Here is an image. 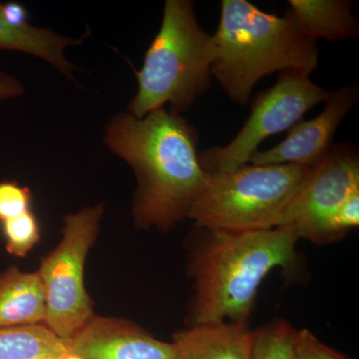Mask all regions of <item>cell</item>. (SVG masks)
<instances>
[{
  "instance_id": "cell-20",
  "label": "cell",
  "mask_w": 359,
  "mask_h": 359,
  "mask_svg": "<svg viewBox=\"0 0 359 359\" xmlns=\"http://www.w3.org/2000/svg\"><path fill=\"white\" fill-rule=\"evenodd\" d=\"M295 359H351L320 341L308 330H297L294 342Z\"/></svg>"
},
{
  "instance_id": "cell-4",
  "label": "cell",
  "mask_w": 359,
  "mask_h": 359,
  "mask_svg": "<svg viewBox=\"0 0 359 359\" xmlns=\"http://www.w3.org/2000/svg\"><path fill=\"white\" fill-rule=\"evenodd\" d=\"M215 49L189 0H167L162 25L136 72L138 90L129 114L141 119L170 104L181 114L210 88Z\"/></svg>"
},
{
  "instance_id": "cell-21",
  "label": "cell",
  "mask_w": 359,
  "mask_h": 359,
  "mask_svg": "<svg viewBox=\"0 0 359 359\" xmlns=\"http://www.w3.org/2000/svg\"><path fill=\"white\" fill-rule=\"evenodd\" d=\"M2 14L4 20L13 26H22L27 25V11L25 7L14 2L2 4Z\"/></svg>"
},
{
  "instance_id": "cell-14",
  "label": "cell",
  "mask_w": 359,
  "mask_h": 359,
  "mask_svg": "<svg viewBox=\"0 0 359 359\" xmlns=\"http://www.w3.org/2000/svg\"><path fill=\"white\" fill-rule=\"evenodd\" d=\"M0 4V48L32 54L51 63L66 77L72 76L74 66L63 55L65 47L76 43L75 40L56 34L51 30L30 25L13 26L4 20Z\"/></svg>"
},
{
  "instance_id": "cell-17",
  "label": "cell",
  "mask_w": 359,
  "mask_h": 359,
  "mask_svg": "<svg viewBox=\"0 0 359 359\" xmlns=\"http://www.w3.org/2000/svg\"><path fill=\"white\" fill-rule=\"evenodd\" d=\"M6 250L16 257H25L40 240L39 221L32 211L2 222Z\"/></svg>"
},
{
  "instance_id": "cell-18",
  "label": "cell",
  "mask_w": 359,
  "mask_h": 359,
  "mask_svg": "<svg viewBox=\"0 0 359 359\" xmlns=\"http://www.w3.org/2000/svg\"><path fill=\"white\" fill-rule=\"evenodd\" d=\"M359 224V189L353 191L339 205L323 226L318 245L330 244L346 237L347 233Z\"/></svg>"
},
{
  "instance_id": "cell-15",
  "label": "cell",
  "mask_w": 359,
  "mask_h": 359,
  "mask_svg": "<svg viewBox=\"0 0 359 359\" xmlns=\"http://www.w3.org/2000/svg\"><path fill=\"white\" fill-rule=\"evenodd\" d=\"M70 353L69 340L44 325L0 327V359H55Z\"/></svg>"
},
{
  "instance_id": "cell-12",
  "label": "cell",
  "mask_w": 359,
  "mask_h": 359,
  "mask_svg": "<svg viewBox=\"0 0 359 359\" xmlns=\"http://www.w3.org/2000/svg\"><path fill=\"white\" fill-rule=\"evenodd\" d=\"M45 290L39 273L13 266L0 273V327L44 325Z\"/></svg>"
},
{
  "instance_id": "cell-11",
  "label": "cell",
  "mask_w": 359,
  "mask_h": 359,
  "mask_svg": "<svg viewBox=\"0 0 359 359\" xmlns=\"http://www.w3.org/2000/svg\"><path fill=\"white\" fill-rule=\"evenodd\" d=\"M175 359H250L252 330L248 325H192L175 334Z\"/></svg>"
},
{
  "instance_id": "cell-6",
  "label": "cell",
  "mask_w": 359,
  "mask_h": 359,
  "mask_svg": "<svg viewBox=\"0 0 359 359\" xmlns=\"http://www.w3.org/2000/svg\"><path fill=\"white\" fill-rule=\"evenodd\" d=\"M103 205L68 215L62 238L41 259L39 275L46 299L44 325L63 339L81 330L94 316L93 302L84 283L87 256L98 237Z\"/></svg>"
},
{
  "instance_id": "cell-5",
  "label": "cell",
  "mask_w": 359,
  "mask_h": 359,
  "mask_svg": "<svg viewBox=\"0 0 359 359\" xmlns=\"http://www.w3.org/2000/svg\"><path fill=\"white\" fill-rule=\"evenodd\" d=\"M311 168L297 165H245L209 174L189 219L196 228L224 233L271 230Z\"/></svg>"
},
{
  "instance_id": "cell-10",
  "label": "cell",
  "mask_w": 359,
  "mask_h": 359,
  "mask_svg": "<svg viewBox=\"0 0 359 359\" xmlns=\"http://www.w3.org/2000/svg\"><path fill=\"white\" fill-rule=\"evenodd\" d=\"M70 353L83 359H175L174 342L156 339L136 323L93 316L69 339Z\"/></svg>"
},
{
  "instance_id": "cell-1",
  "label": "cell",
  "mask_w": 359,
  "mask_h": 359,
  "mask_svg": "<svg viewBox=\"0 0 359 359\" xmlns=\"http://www.w3.org/2000/svg\"><path fill=\"white\" fill-rule=\"evenodd\" d=\"M105 141L136 174L137 228L166 231L189 219L209 177L201 165L197 131L190 123L164 108L141 119L118 115L108 125Z\"/></svg>"
},
{
  "instance_id": "cell-9",
  "label": "cell",
  "mask_w": 359,
  "mask_h": 359,
  "mask_svg": "<svg viewBox=\"0 0 359 359\" xmlns=\"http://www.w3.org/2000/svg\"><path fill=\"white\" fill-rule=\"evenodd\" d=\"M358 100L355 85L330 92L325 109L309 121H299L289 130L287 138L269 150L257 151L249 164L297 165L313 168L334 147V137L347 113Z\"/></svg>"
},
{
  "instance_id": "cell-23",
  "label": "cell",
  "mask_w": 359,
  "mask_h": 359,
  "mask_svg": "<svg viewBox=\"0 0 359 359\" xmlns=\"http://www.w3.org/2000/svg\"><path fill=\"white\" fill-rule=\"evenodd\" d=\"M55 359H83L78 356L77 354H74L72 353H68L65 354V355L59 356V358Z\"/></svg>"
},
{
  "instance_id": "cell-24",
  "label": "cell",
  "mask_w": 359,
  "mask_h": 359,
  "mask_svg": "<svg viewBox=\"0 0 359 359\" xmlns=\"http://www.w3.org/2000/svg\"><path fill=\"white\" fill-rule=\"evenodd\" d=\"M32 359H52V358H32Z\"/></svg>"
},
{
  "instance_id": "cell-8",
  "label": "cell",
  "mask_w": 359,
  "mask_h": 359,
  "mask_svg": "<svg viewBox=\"0 0 359 359\" xmlns=\"http://www.w3.org/2000/svg\"><path fill=\"white\" fill-rule=\"evenodd\" d=\"M359 189V155L349 144L334 145L311 168L276 228L289 229L299 240L318 244L323 226L339 205Z\"/></svg>"
},
{
  "instance_id": "cell-22",
  "label": "cell",
  "mask_w": 359,
  "mask_h": 359,
  "mask_svg": "<svg viewBox=\"0 0 359 359\" xmlns=\"http://www.w3.org/2000/svg\"><path fill=\"white\" fill-rule=\"evenodd\" d=\"M22 88L13 78L0 75V100L20 95Z\"/></svg>"
},
{
  "instance_id": "cell-16",
  "label": "cell",
  "mask_w": 359,
  "mask_h": 359,
  "mask_svg": "<svg viewBox=\"0 0 359 359\" xmlns=\"http://www.w3.org/2000/svg\"><path fill=\"white\" fill-rule=\"evenodd\" d=\"M297 330L283 318L252 330L250 359H295Z\"/></svg>"
},
{
  "instance_id": "cell-2",
  "label": "cell",
  "mask_w": 359,
  "mask_h": 359,
  "mask_svg": "<svg viewBox=\"0 0 359 359\" xmlns=\"http://www.w3.org/2000/svg\"><path fill=\"white\" fill-rule=\"evenodd\" d=\"M299 238L285 228L224 233L196 228L189 240V278L194 294L189 327L248 325L257 292L273 269L299 271Z\"/></svg>"
},
{
  "instance_id": "cell-3",
  "label": "cell",
  "mask_w": 359,
  "mask_h": 359,
  "mask_svg": "<svg viewBox=\"0 0 359 359\" xmlns=\"http://www.w3.org/2000/svg\"><path fill=\"white\" fill-rule=\"evenodd\" d=\"M212 77L233 102L247 105L257 82L276 71L311 74L318 65V45L292 14L264 13L245 0H223L212 34Z\"/></svg>"
},
{
  "instance_id": "cell-7",
  "label": "cell",
  "mask_w": 359,
  "mask_h": 359,
  "mask_svg": "<svg viewBox=\"0 0 359 359\" xmlns=\"http://www.w3.org/2000/svg\"><path fill=\"white\" fill-rule=\"evenodd\" d=\"M330 92L309 79L302 71H280L271 88L255 97L250 117L244 126L224 147L199 153L207 173L229 172L249 164L259 144L269 136L289 131L314 106L325 102Z\"/></svg>"
},
{
  "instance_id": "cell-19",
  "label": "cell",
  "mask_w": 359,
  "mask_h": 359,
  "mask_svg": "<svg viewBox=\"0 0 359 359\" xmlns=\"http://www.w3.org/2000/svg\"><path fill=\"white\" fill-rule=\"evenodd\" d=\"M32 193L27 187H21L16 182H1L0 221H7L32 211Z\"/></svg>"
},
{
  "instance_id": "cell-13",
  "label": "cell",
  "mask_w": 359,
  "mask_h": 359,
  "mask_svg": "<svg viewBox=\"0 0 359 359\" xmlns=\"http://www.w3.org/2000/svg\"><path fill=\"white\" fill-rule=\"evenodd\" d=\"M289 13L311 39L344 40L356 37L358 18L354 4L346 0H290Z\"/></svg>"
}]
</instances>
